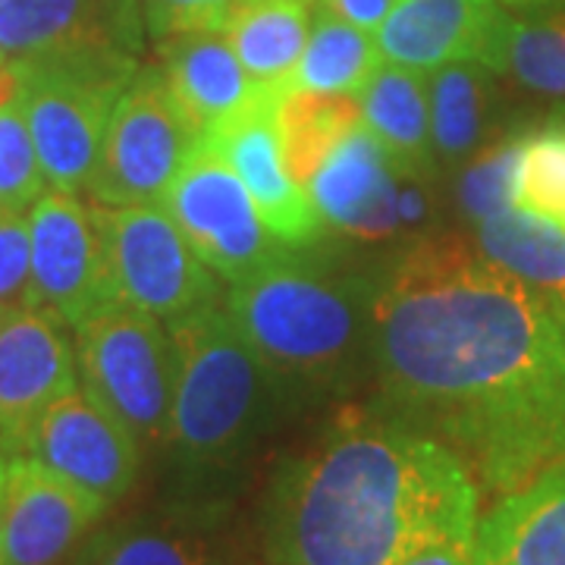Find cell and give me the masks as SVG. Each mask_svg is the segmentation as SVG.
Listing matches in <instances>:
<instances>
[{
  "label": "cell",
  "instance_id": "6da1fadb",
  "mask_svg": "<svg viewBox=\"0 0 565 565\" xmlns=\"http://www.w3.org/2000/svg\"><path fill=\"white\" fill-rule=\"evenodd\" d=\"M384 412L505 497L565 456V330L553 305L462 239L415 243L374 286Z\"/></svg>",
  "mask_w": 565,
  "mask_h": 565
},
{
  "label": "cell",
  "instance_id": "7a4b0ae2",
  "mask_svg": "<svg viewBox=\"0 0 565 565\" xmlns=\"http://www.w3.org/2000/svg\"><path fill=\"white\" fill-rule=\"evenodd\" d=\"M478 481L459 452L390 412H345L280 465L264 503L274 565H403L475 541Z\"/></svg>",
  "mask_w": 565,
  "mask_h": 565
},
{
  "label": "cell",
  "instance_id": "3957f363",
  "mask_svg": "<svg viewBox=\"0 0 565 565\" xmlns=\"http://www.w3.org/2000/svg\"><path fill=\"white\" fill-rule=\"evenodd\" d=\"M173 345V405L167 449L185 500L202 509L243 462L280 384L214 302L167 323Z\"/></svg>",
  "mask_w": 565,
  "mask_h": 565
},
{
  "label": "cell",
  "instance_id": "277c9868",
  "mask_svg": "<svg viewBox=\"0 0 565 565\" xmlns=\"http://www.w3.org/2000/svg\"><path fill=\"white\" fill-rule=\"evenodd\" d=\"M226 311L280 384L333 386L371 359L374 282L296 258L226 289Z\"/></svg>",
  "mask_w": 565,
  "mask_h": 565
},
{
  "label": "cell",
  "instance_id": "5b68a950",
  "mask_svg": "<svg viewBox=\"0 0 565 565\" xmlns=\"http://www.w3.org/2000/svg\"><path fill=\"white\" fill-rule=\"evenodd\" d=\"M20 76V107L51 189L79 195L95 177L110 114L139 73V54L76 47L10 61Z\"/></svg>",
  "mask_w": 565,
  "mask_h": 565
},
{
  "label": "cell",
  "instance_id": "8992f818",
  "mask_svg": "<svg viewBox=\"0 0 565 565\" xmlns=\"http://www.w3.org/2000/svg\"><path fill=\"white\" fill-rule=\"evenodd\" d=\"M73 330L82 386L126 424L141 452L163 449L173 405V345L167 323L129 305L107 302Z\"/></svg>",
  "mask_w": 565,
  "mask_h": 565
},
{
  "label": "cell",
  "instance_id": "52a82bcc",
  "mask_svg": "<svg viewBox=\"0 0 565 565\" xmlns=\"http://www.w3.org/2000/svg\"><path fill=\"white\" fill-rule=\"evenodd\" d=\"M199 145L202 129L173 98L161 66H139L110 114L88 192L104 207L158 204Z\"/></svg>",
  "mask_w": 565,
  "mask_h": 565
},
{
  "label": "cell",
  "instance_id": "ba28073f",
  "mask_svg": "<svg viewBox=\"0 0 565 565\" xmlns=\"http://www.w3.org/2000/svg\"><path fill=\"white\" fill-rule=\"evenodd\" d=\"M114 299L170 323L223 302L221 277L199 258L161 204H95Z\"/></svg>",
  "mask_w": 565,
  "mask_h": 565
},
{
  "label": "cell",
  "instance_id": "9c48e42d",
  "mask_svg": "<svg viewBox=\"0 0 565 565\" xmlns=\"http://www.w3.org/2000/svg\"><path fill=\"white\" fill-rule=\"evenodd\" d=\"M158 204L177 221L199 258L230 286L296 252L267 230L233 167L202 145Z\"/></svg>",
  "mask_w": 565,
  "mask_h": 565
},
{
  "label": "cell",
  "instance_id": "30bf717a",
  "mask_svg": "<svg viewBox=\"0 0 565 565\" xmlns=\"http://www.w3.org/2000/svg\"><path fill=\"white\" fill-rule=\"evenodd\" d=\"M29 308H41L66 327H79L98 308L117 302L95 204H85L73 192L47 189L29 207Z\"/></svg>",
  "mask_w": 565,
  "mask_h": 565
},
{
  "label": "cell",
  "instance_id": "8fae6325",
  "mask_svg": "<svg viewBox=\"0 0 565 565\" xmlns=\"http://www.w3.org/2000/svg\"><path fill=\"white\" fill-rule=\"evenodd\" d=\"M22 456L39 459L114 505L139 481L145 452L126 424L95 393L76 384L41 412Z\"/></svg>",
  "mask_w": 565,
  "mask_h": 565
},
{
  "label": "cell",
  "instance_id": "7c38bea8",
  "mask_svg": "<svg viewBox=\"0 0 565 565\" xmlns=\"http://www.w3.org/2000/svg\"><path fill=\"white\" fill-rule=\"evenodd\" d=\"M277 104L280 95L264 92L258 102L239 114L204 129L202 148L214 151L243 180L267 230L289 248H305L321 239L323 221L308 192L292 180L282 161L277 136Z\"/></svg>",
  "mask_w": 565,
  "mask_h": 565
},
{
  "label": "cell",
  "instance_id": "4fadbf2b",
  "mask_svg": "<svg viewBox=\"0 0 565 565\" xmlns=\"http://www.w3.org/2000/svg\"><path fill=\"white\" fill-rule=\"evenodd\" d=\"M110 505L32 456H7L3 565H73Z\"/></svg>",
  "mask_w": 565,
  "mask_h": 565
},
{
  "label": "cell",
  "instance_id": "5bb4252c",
  "mask_svg": "<svg viewBox=\"0 0 565 565\" xmlns=\"http://www.w3.org/2000/svg\"><path fill=\"white\" fill-rule=\"evenodd\" d=\"M76 384L66 323L41 308H20L0 327V452L22 456L41 412Z\"/></svg>",
  "mask_w": 565,
  "mask_h": 565
},
{
  "label": "cell",
  "instance_id": "9a60e30c",
  "mask_svg": "<svg viewBox=\"0 0 565 565\" xmlns=\"http://www.w3.org/2000/svg\"><path fill=\"white\" fill-rule=\"evenodd\" d=\"M399 170L367 126H355L305 185L323 226L359 243H386L403 233Z\"/></svg>",
  "mask_w": 565,
  "mask_h": 565
},
{
  "label": "cell",
  "instance_id": "2e32d148",
  "mask_svg": "<svg viewBox=\"0 0 565 565\" xmlns=\"http://www.w3.org/2000/svg\"><path fill=\"white\" fill-rule=\"evenodd\" d=\"M141 0H3L0 51L25 61L76 47H120L139 54L145 41Z\"/></svg>",
  "mask_w": 565,
  "mask_h": 565
},
{
  "label": "cell",
  "instance_id": "e0dca14e",
  "mask_svg": "<svg viewBox=\"0 0 565 565\" xmlns=\"http://www.w3.org/2000/svg\"><path fill=\"white\" fill-rule=\"evenodd\" d=\"M503 13L497 0H396L374 39L386 63L430 76L449 63H484Z\"/></svg>",
  "mask_w": 565,
  "mask_h": 565
},
{
  "label": "cell",
  "instance_id": "ac0fdd59",
  "mask_svg": "<svg viewBox=\"0 0 565 565\" xmlns=\"http://www.w3.org/2000/svg\"><path fill=\"white\" fill-rule=\"evenodd\" d=\"M475 565H565V456L478 519Z\"/></svg>",
  "mask_w": 565,
  "mask_h": 565
},
{
  "label": "cell",
  "instance_id": "d6986e66",
  "mask_svg": "<svg viewBox=\"0 0 565 565\" xmlns=\"http://www.w3.org/2000/svg\"><path fill=\"white\" fill-rule=\"evenodd\" d=\"M158 66L173 98L189 114V120L202 129V136L204 129L239 114L267 92L245 73L221 32H192L158 41Z\"/></svg>",
  "mask_w": 565,
  "mask_h": 565
},
{
  "label": "cell",
  "instance_id": "ffe728a7",
  "mask_svg": "<svg viewBox=\"0 0 565 565\" xmlns=\"http://www.w3.org/2000/svg\"><path fill=\"white\" fill-rule=\"evenodd\" d=\"M362 122L384 145L403 180L424 182L437 173V151L430 136V92L427 76L399 63H381L359 95Z\"/></svg>",
  "mask_w": 565,
  "mask_h": 565
},
{
  "label": "cell",
  "instance_id": "44dd1931",
  "mask_svg": "<svg viewBox=\"0 0 565 565\" xmlns=\"http://www.w3.org/2000/svg\"><path fill=\"white\" fill-rule=\"evenodd\" d=\"M315 0H239L221 29L245 73L274 95H286L311 35Z\"/></svg>",
  "mask_w": 565,
  "mask_h": 565
},
{
  "label": "cell",
  "instance_id": "7402d4cb",
  "mask_svg": "<svg viewBox=\"0 0 565 565\" xmlns=\"http://www.w3.org/2000/svg\"><path fill=\"white\" fill-rule=\"evenodd\" d=\"M475 245L487 262L525 282L550 305H565V223L505 207L475 223Z\"/></svg>",
  "mask_w": 565,
  "mask_h": 565
},
{
  "label": "cell",
  "instance_id": "603a6c76",
  "mask_svg": "<svg viewBox=\"0 0 565 565\" xmlns=\"http://www.w3.org/2000/svg\"><path fill=\"white\" fill-rule=\"evenodd\" d=\"M481 66L531 92L565 98V7L527 10V17L503 13Z\"/></svg>",
  "mask_w": 565,
  "mask_h": 565
},
{
  "label": "cell",
  "instance_id": "cb8c5ba5",
  "mask_svg": "<svg viewBox=\"0 0 565 565\" xmlns=\"http://www.w3.org/2000/svg\"><path fill=\"white\" fill-rule=\"evenodd\" d=\"M73 565H214V559L199 522L136 515L95 527Z\"/></svg>",
  "mask_w": 565,
  "mask_h": 565
},
{
  "label": "cell",
  "instance_id": "d4e9b609",
  "mask_svg": "<svg viewBox=\"0 0 565 565\" xmlns=\"http://www.w3.org/2000/svg\"><path fill=\"white\" fill-rule=\"evenodd\" d=\"M355 126H362V104L352 95L286 92L277 104V136L292 180L305 189Z\"/></svg>",
  "mask_w": 565,
  "mask_h": 565
},
{
  "label": "cell",
  "instance_id": "484cf974",
  "mask_svg": "<svg viewBox=\"0 0 565 565\" xmlns=\"http://www.w3.org/2000/svg\"><path fill=\"white\" fill-rule=\"evenodd\" d=\"M384 63L377 39L371 32H362L349 22L330 17L327 10L315 7L311 35L305 44V54L289 92H321V95H352L359 98L364 85Z\"/></svg>",
  "mask_w": 565,
  "mask_h": 565
},
{
  "label": "cell",
  "instance_id": "4316f807",
  "mask_svg": "<svg viewBox=\"0 0 565 565\" xmlns=\"http://www.w3.org/2000/svg\"><path fill=\"white\" fill-rule=\"evenodd\" d=\"M430 136L437 163H462L481 145L487 122V70L481 63H449L427 76Z\"/></svg>",
  "mask_w": 565,
  "mask_h": 565
},
{
  "label": "cell",
  "instance_id": "83f0119b",
  "mask_svg": "<svg viewBox=\"0 0 565 565\" xmlns=\"http://www.w3.org/2000/svg\"><path fill=\"white\" fill-rule=\"evenodd\" d=\"M512 207L565 223V117L527 129L519 141Z\"/></svg>",
  "mask_w": 565,
  "mask_h": 565
},
{
  "label": "cell",
  "instance_id": "f1b7e54d",
  "mask_svg": "<svg viewBox=\"0 0 565 565\" xmlns=\"http://www.w3.org/2000/svg\"><path fill=\"white\" fill-rule=\"evenodd\" d=\"M47 192L39 151L20 102L0 107V214H29Z\"/></svg>",
  "mask_w": 565,
  "mask_h": 565
},
{
  "label": "cell",
  "instance_id": "f546056e",
  "mask_svg": "<svg viewBox=\"0 0 565 565\" xmlns=\"http://www.w3.org/2000/svg\"><path fill=\"white\" fill-rule=\"evenodd\" d=\"M519 141L509 139L481 151L459 180V204L465 217L471 221H487L512 207V192H515V167H519Z\"/></svg>",
  "mask_w": 565,
  "mask_h": 565
},
{
  "label": "cell",
  "instance_id": "4dcf8cb0",
  "mask_svg": "<svg viewBox=\"0 0 565 565\" xmlns=\"http://www.w3.org/2000/svg\"><path fill=\"white\" fill-rule=\"evenodd\" d=\"M239 0H141L145 32L154 41L221 32Z\"/></svg>",
  "mask_w": 565,
  "mask_h": 565
},
{
  "label": "cell",
  "instance_id": "1f68e13d",
  "mask_svg": "<svg viewBox=\"0 0 565 565\" xmlns=\"http://www.w3.org/2000/svg\"><path fill=\"white\" fill-rule=\"evenodd\" d=\"M32 289V239L29 214H0V305L29 308Z\"/></svg>",
  "mask_w": 565,
  "mask_h": 565
},
{
  "label": "cell",
  "instance_id": "d6a6232c",
  "mask_svg": "<svg viewBox=\"0 0 565 565\" xmlns=\"http://www.w3.org/2000/svg\"><path fill=\"white\" fill-rule=\"evenodd\" d=\"M396 0H315V7L327 10L330 17L349 22L362 32L377 35V29L384 25Z\"/></svg>",
  "mask_w": 565,
  "mask_h": 565
},
{
  "label": "cell",
  "instance_id": "836d02e7",
  "mask_svg": "<svg viewBox=\"0 0 565 565\" xmlns=\"http://www.w3.org/2000/svg\"><path fill=\"white\" fill-rule=\"evenodd\" d=\"M403 565H475V541L427 546L422 553L408 556Z\"/></svg>",
  "mask_w": 565,
  "mask_h": 565
},
{
  "label": "cell",
  "instance_id": "e575fe53",
  "mask_svg": "<svg viewBox=\"0 0 565 565\" xmlns=\"http://www.w3.org/2000/svg\"><path fill=\"white\" fill-rule=\"evenodd\" d=\"M505 7H519V10H541V7H565V0H500Z\"/></svg>",
  "mask_w": 565,
  "mask_h": 565
},
{
  "label": "cell",
  "instance_id": "d590c367",
  "mask_svg": "<svg viewBox=\"0 0 565 565\" xmlns=\"http://www.w3.org/2000/svg\"><path fill=\"white\" fill-rule=\"evenodd\" d=\"M3 490H7V456L0 452V565H3Z\"/></svg>",
  "mask_w": 565,
  "mask_h": 565
},
{
  "label": "cell",
  "instance_id": "8d00e7d4",
  "mask_svg": "<svg viewBox=\"0 0 565 565\" xmlns=\"http://www.w3.org/2000/svg\"><path fill=\"white\" fill-rule=\"evenodd\" d=\"M13 315H17V308H10V305H0V327L10 321Z\"/></svg>",
  "mask_w": 565,
  "mask_h": 565
},
{
  "label": "cell",
  "instance_id": "74e56055",
  "mask_svg": "<svg viewBox=\"0 0 565 565\" xmlns=\"http://www.w3.org/2000/svg\"><path fill=\"white\" fill-rule=\"evenodd\" d=\"M553 315H556V321L563 323L565 330V305H553Z\"/></svg>",
  "mask_w": 565,
  "mask_h": 565
},
{
  "label": "cell",
  "instance_id": "f35d334b",
  "mask_svg": "<svg viewBox=\"0 0 565 565\" xmlns=\"http://www.w3.org/2000/svg\"><path fill=\"white\" fill-rule=\"evenodd\" d=\"M7 63H10V61H7V54L0 51V66H7Z\"/></svg>",
  "mask_w": 565,
  "mask_h": 565
},
{
  "label": "cell",
  "instance_id": "ab89813d",
  "mask_svg": "<svg viewBox=\"0 0 565 565\" xmlns=\"http://www.w3.org/2000/svg\"><path fill=\"white\" fill-rule=\"evenodd\" d=\"M0 3H3V0H0Z\"/></svg>",
  "mask_w": 565,
  "mask_h": 565
}]
</instances>
